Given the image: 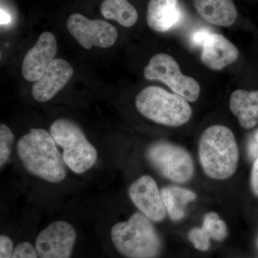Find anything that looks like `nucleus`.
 <instances>
[{
    "label": "nucleus",
    "instance_id": "1",
    "mask_svg": "<svg viewBox=\"0 0 258 258\" xmlns=\"http://www.w3.org/2000/svg\"><path fill=\"white\" fill-rule=\"evenodd\" d=\"M18 157L28 172L50 183H58L66 176L62 156L50 132L32 128L19 140Z\"/></svg>",
    "mask_w": 258,
    "mask_h": 258
},
{
    "label": "nucleus",
    "instance_id": "2",
    "mask_svg": "<svg viewBox=\"0 0 258 258\" xmlns=\"http://www.w3.org/2000/svg\"><path fill=\"white\" fill-rule=\"evenodd\" d=\"M198 153L204 172L212 179H228L237 170L238 147L235 135L225 125H212L203 132Z\"/></svg>",
    "mask_w": 258,
    "mask_h": 258
},
{
    "label": "nucleus",
    "instance_id": "3",
    "mask_svg": "<svg viewBox=\"0 0 258 258\" xmlns=\"http://www.w3.org/2000/svg\"><path fill=\"white\" fill-rule=\"evenodd\" d=\"M151 221L142 212H136L127 221L115 224L111 239L117 250L128 258L157 257L161 243Z\"/></svg>",
    "mask_w": 258,
    "mask_h": 258
},
{
    "label": "nucleus",
    "instance_id": "4",
    "mask_svg": "<svg viewBox=\"0 0 258 258\" xmlns=\"http://www.w3.org/2000/svg\"><path fill=\"white\" fill-rule=\"evenodd\" d=\"M136 107L148 119L159 124L176 127L189 122L192 109L183 97L158 86H148L137 94Z\"/></svg>",
    "mask_w": 258,
    "mask_h": 258
},
{
    "label": "nucleus",
    "instance_id": "5",
    "mask_svg": "<svg viewBox=\"0 0 258 258\" xmlns=\"http://www.w3.org/2000/svg\"><path fill=\"white\" fill-rule=\"evenodd\" d=\"M50 133L56 144L63 150L64 162L74 172L83 174L96 164L98 159L96 148L74 121L66 118L56 120L51 125Z\"/></svg>",
    "mask_w": 258,
    "mask_h": 258
},
{
    "label": "nucleus",
    "instance_id": "6",
    "mask_svg": "<svg viewBox=\"0 0 258 258\" xmlns=\"http://www.w3.org/2000/svg\"><path fill=\"white\" fill-rule=\"evenodd\" d=\"M147 157L161 176L174 183L187 182L195 174L191 156L177 144L157 141L149 146Z\"/></svg>",
    "mask_w": 258,
    "mask_h": 258
},
{
    "label": "nucleus",
    "instance_id": "7",
    "mask_svg": "<svg viewBox=\"0 0 258 258\" xmlns=\"http://www.w3.org/2000/svg\"><path fill=\"white\" fill-rule=\"evenodd\" d=\"M144 75L146 79L165 83L174 93L189 102L197 101L200 97L201 89L198 81L183 75L178 62L168 54L153 56L144 69Z\"/></svg>",
    "mask_w": 258,
    "mask_h": 258
},
{
    "label": "nucleus",
    "instance_id": "8",
    "mask_svg": "<svg viewBox=\"0 0 258 258\" xmlns=\"http://www.w3.org/2000/svg\"><path fill=\"white\" fill-rule=\"evenodd\" d=\"M68 30L83 48L93 46L106 48L114 45L118 38L116 28L104 20H89L84 15L75 13L66 22Z\"/></svg>",
    "mask_w": 258,
    "mask_h": 258
},
{
    "label": "nucleus",
    "instance_id": "9",
    "mask_svg": "<svg viewBox=\"0 0 258 258\" xmlns=\"http://www.w3.org/2000/svg\"><path fill=\"white\" fill-rule=\"evenodd\" d=\"M76 239V230L69 222H52L37 237V255L39 258H71Z\"/></svg>",
    "mask_w": 258,
    "mask_h": 258
},
{
    "label": "nucleus",
    "instance_id": "10",
    "mask_svg": "<svg viewBox=\"0 0 258 258\" xmlns=\"http://www.w3.org/2000/svg\"><path fill=\"white\" fill-rule=\"evenodd\" d=\"M131 200L139 211L152 221L159 222L165 219V206L160 190L152 176L144 175L129 186Z\"/></svg>",
    "mask_w": 258,
    "mask_h": 258
},
{
    "label": "nucleus",
    "instance_id": "11",
    "mask_svg": "<svg viewBox=\"0 0 258 258\" xmlns=\"http://www.w3.org/2000/svg\"><path fill=\"white\" fill-rule=\"evenodd\" d=\"M57 44L55 35L50 32L41 34L34 46L24 57L22 74L29 82H36L55 58Z\"/></svg>",
    "mask_w": 258,
    "mask_h": 258
},
{
    "label": "nucleus",
    "instance_id": "12",
    "mask_svg": "<svg viewBox=\"0 0 258 258\" xmlns=\"http://www.w3.org/2000/svg\"><path fill=\"white\" fill-rule=\"evenodd\" d=\"M74 73V69L67 61L54 59L43 76L32 86V96L41 103L50 101L67 84Z\"/></svg>",
    "mask_w": 258,
    "mask_h": 258
},
{
    "label": "nucleus",
    "instance_id": "13",
    "mask_svg": "<svg viewBox=\"0 0 258 258\" xmlns=\"http://www.w3.org/2000/svg\"><path fill=\"white\" fill-rule=\"evenodd\" d=\"M202 48L201 61L212 71H221L239 57L238 49L233 43L223 35L213 32Z\"/></svg>",
    "mask_w": 258,
    "mask_h": 258
},
{
    "label": "nucleus",
    "instance_id": "14",
    "mask_svg": "<svg viewBox=\"0 0 258 258\" xmlns=\"http://www.w3.org/2000/svg\"><path fill=\"white\" fill-rule=\"evenodd\" d=\"M184 18L179 0H149L147 21L149 28L166 32L179 26Z\"/></svg>",
    "mask_w": 258,
    "mask_h": 258
},
{
    "label": "nucleus",
    "instance_id": "15",
    "mask_svg": "<svg viewBox=\"0 0 258 258\" xmlns=\"http://www.w3.org/2000/svg\"><path fill=\"white\" fill-rule=\"evenodd\" d=\"M194 5L205 21L217 26L230 27L237 18L232 0H194Z\"/></svg>",
    "mask_w": 258,
    "mask_h": 258
},
{
    "label": "nucleus",
    "instance_id": "16",
    "mask_svg": "<svg viewBox=\"0 0 258 258\" xmlns=\"http://www.w3.org/2000/svg\"><path fill=\"white\" fill-rule=\"evenodd\" d=\"M230 108L242 128H253L258 123V90H236L231 95Z\"/></svg>",
    "mask_w": 258,
    "mask_h": 258
},
{
    "label": "nucleus",
    "instance_id": "17",
    "mask_svg": "<svg viewBox=\"0 0 258 258\" xmlns=\"http://www.w3.org/2000/svg\"><path fill=\"white\" fill-rule=\"evenodd\" d=\"M166 212L173 221H179L184 218L186 205L195 201L197 195L191 190L177 186H169L161 190Z\"/></svg>",
    "mask_w": 258,
    "mask_h": 258
},
{
    "label": "nucleus",
    "instance_id": "18",
    "mask_svg": "<svg viewBox=\"0 0 258 258\" xmlns=\"http://www.w3.org/2000/svg\"><path fill=\"white\" fill-rule=\"evenodd\" d=\"M101 13L105 18L118 22L125 28L133 26L138 20V13L128 0H104Z\"/></svg>",
    "mask_w": 258,
    "mask_h": 258
},
{
    "label": "nucleus",
    "instance_id": "19",
    "mask_svg": "<svg viewBox=\"0 0 258 258\" xmlns=\"http://www.w3.org/2000/svg\"><path fill=\"white\" fill-rule=\"evenodd\" d=\"M203 227L208 232L211 239L222 241L227 237V227L216 212H211L204 217Z\"/></svg>",
    "mask_w": 258,
    "mask_h": 258
},
{
    "label": "nucleus",
    "instance_id": "20",
    "mask_svg": "<svg viewBox=\"0 0 258 258\" xmlns=\"http://www.w3.org/2000/svg\"><path fill=\"white\" fill-rule=\"evenodd\" d=\"M14 142V134L11 129L5 124L0 125V166H3L8 162L12 152Z\"/></svg>",
    "mask_w": 258,
    "mask_h": 258
},
{
    "label": "nucleus",
    "instance_id": "21",
    "mask_svg": "<svg viewBox=\"0 0 258 258\" xmlns=\"http://www.w3.org/2000/svg\"><path fill=\"white\" fill-rule=\"evenodd\" d=\"M188 237L195 248L198 250L205 252L210 248L211 237L203 226L202 227L193 228L190 231Z\"/></svg>",
    "mask_w": 258,
    "mask_h": 258
},
{
    "label": "nucleus",
    "instance_id": "22",
    "mask_svg": "<svg viewBox=\"0 0 258 258\" xmlns=\"http://www.w3.org/2000/svg\"><path fill=\"white\" fill-rule=\"evenodd\" d=\"M36 249L29 242H23L15 247L11 258H37Z\"/></svg>",
    "mask_w": 258,
    "mask_h": 258
},
{
    "label": "nucleus",
    "instance_id": "23",
    "mask_svg": "<svg viewBox=\"0 0 258 258\" xmlns=\"http://www.w3.org/2000/svg\"><path fill=\"white\" fill-rule=\"evenodd\" d=\"M212 33L211 30L208 28H200L194 32L191 35L190 42L194 47H203L204 44Z\"/></svg>",
    "mask_w": 258,
    "mask_h": 258
},
{
    "label": "nucleus",
    "instance_id": "24",
    "mask_svg": "<svg viewBox=\"0 0 258 258\" xmlns=\"http://www.w3.org/2000/svg\"><path fill=\"white\" fill-rule=\"evenodd\" d=\"M14 249L13 240L9 237L0 236V258H11Z\"/></svg>",
    "mask_w": 258,
    "mask_h": 258
},
{
    "label": "nucleus",
    "instance_id": "25",
    "mask_svg": "<svg viewBox=\"0 0 258 258\" xmlns=\"http://www.w3.org/2000/svg\"><path fill=\"white\" fill-rule=\"evenodd\" d=\"M247 154L252 161L255 160L258 157V128L249 137L247 142Z\"/></svg>",
    "mask_w": 258,
    "mask_h": 258
},
{
    "label": "nucleus",
    "instance_id": "26",
    "mask_svg": "<svg viewBox=\"0 0 258 258\" xmlns=\"http://www.w3.org/2000/svg\"><path fill=\"white\" fill-rule=\"evenodd\" d=\"M250 186L252 192L258 197V157L254 161L250 174Z\"/></svg>",
    "mask_w": 258,
    "mask_h": 258
},
{
    "label": "nucleus",
    "instance_id": "27",
    "mask_svg": "<svg viewBox=\"0 0 258 258\" xmlns=\"http://www.w3.org/2000/svg\"><path fill=\"white\" fill-rule=\"evenodd\" d=\"M11 21V18L9 13H7L5 10L1 8V25H8Z\"/></svg>",
    "mask_w": 258,
    "mask_h": 258
}]
</instances>
